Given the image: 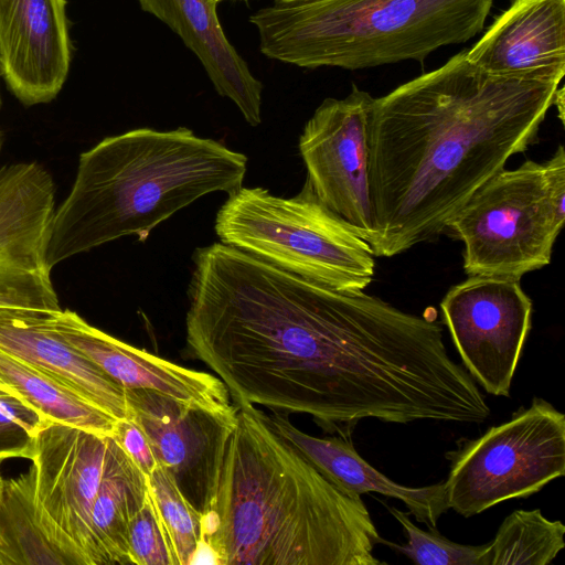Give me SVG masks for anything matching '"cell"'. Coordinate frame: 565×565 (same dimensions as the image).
I'll return each mask as SVG.
<instances>
[{
	"label": "cell",
	"mask_w": 565,
	"mask_h": 565,
	"mask_svg": "<svg viewBox=\"0 0 565 565\" xmlns=\"http://www.w3.org/2000/svg\"><path fill=\"white\" fill-rule=\"evenodd\" d=\"M467 58L495 75L561 82L565 74V0H510Z\"/></svg>",
	"instance_id": "2e32d148"
},
{
	"label": "cell",
	"mask_w": 565,
	"mask_h": 565,
	"mask_svg": "<svg viewBox=\"0 0 565 565\" xmlns=\"http://www.w3.org/2000/svg\"><path fill=\"white\" fill-rule=\"evenodd\" d=\"M440 308L467 372L489 394L509 397L532 326V300L520 280L470 276Z\"/></svg>",
	"instance_id": "9c48e42d"
},
{
	"label": "cell",
	"mask_w": 565,
	"mask_h": 565,
	"mask_svg": "<svg viewBox=\"0 0 565 565\" xmlns=\"http://www.w3.org/2000/svg\"><path fill=\"white\" fill-rule=\"evenodd\" d=\"M0 380L50 423L111 436L117 419L74 391L0 349Z\"/></svg>",
	"instance_id": "7402d4cb"
},
{
	"label": "cell",
	"mask_w": 565,
	"mask_h": 565,
	"mask_svg": "<svg viewBox=\"0 0 565 565\" xmlns=\"http://www.w3.org/2000/svg\"><path fill=\"white\" fill-rule=\"evenodd\" d=\"M111 437L147 477L157 468L149 438L131 417L117 419Z\"/></svg>",
	"instance_id": "83f0119b"
},
{
	"label": "cell",
	"mask_w": 565,
	"mask_h": 565,
	"mask_svg": "<svg viewBox=\"0 0 565 565\" xmlns=\"http://www.w3.org/2000/svg\"><path fill=\"white\" fill-rule=\"evenodd\" d=\"M374 97L353 85L326 98L307 121L299 151L317 198L369 245L376 234L369 189V127Z\"/></svg>",
	"instance_id": "30bf717a"
},
{
	"label": "cell",
	"mask_w": 565,
	"mask_h": 565,
	"mask_svg": "<svg viewBox=\"0 0 565 565\" xmlns=\"http://www.w3.org/2000/svg\"><path fill=\"white\" fill-rule=\"evenodd\" d=\"M215 4H218L220 2L224 1V0H212Z\"/></svg>",
	"instance_id": "1f68e13d"
},
{
	"label": "cell",
	"mask_w": 565,
	"mask_h": 565,
	"mask_svg": "<svg viewBox=\"0 0 565 565\" xmlns=\"http://www.w3.org/2000/svg\"><path fill=\"white\" fill-rule=\"evenodd\" d=\"M109 437L50 423L36 434L30 459L41 504L76 543L87 565H98L90 514L104 475Z\"/></svg>",
	"instance_id": "4fadbf2b"
},
{
	"label": "cell",
	"mask_w": 565,
	"mask_h": 565,
	"mask_svg": "<svg viewBox=\"0 0 565 565\" xmlns=\"http://www.w3.org/2000/svg\"><path fill=\"white\" fill-rule=\"evenodd\" d=\"M148 489L174 565L193 564L203 539L202 515L184 499L173 480L159 465L148 476Z\"/></svg>",
	"instance_id": "cb8c5ba5"
},
{
	"label": "cell",
	"mask_w": 565,
	"mask_h": 565,
	"mask_svg": "<svg viewBox=\"0 0 565 565\" xmlns=\"http://www.w3.org/2000/svg\"><path fill=\"white\" fill-rule=\"evenodd\" d=\"M565 526L540 509L515 510L486 543L479 565H547L565 547Z\"/></svg>",
	"instance_id": "603a6c76"
},
{
	"label": "cell",
	"mask_w": 565,
	"mask_h": 565,
	"mask_svg": "<svg viewBox=\"0 0 565 565\" xmlns=\"http://www.w3.org/2000/svg\"><path fill=\"white\" fill-rule=\"evenodd\" d=\"M128 416L146 433L158 465L191 507L212 508L237 413L220 415L142 388H126Z\"/></svg>",
	"instance_id": "7c38bea8"
},
{
	"label": "cell",
	"mask_w": 565,
	"mask_h": 565,
	"mask_svg": "<svg viewBox=\"0 0 565 565\" xmlns=\"http://www.w3.org/2000/svg\"><path fill=\"white\" fill-rule=\"evenodd\" d=\"M1 77V76H0ZM0 107H1V96H0Z\"/></svg>",
	"instance_id": "836d02e7"
},
{
	"label": "cell",
	"mask_w": 565,
	"mask_h": 565,
	"mask_svg": "<svg viewBox=\"0 0 565 565\" xmlns=\"http://www.w3.org/2000/svg\"><path fill=\"white\" fill-rule=\"evenodd\" d=\"M388 512L402 525L407 543L397 545L385 541L409 559L420 565H479L480 558L486 548L482 545H463L455 543L440 535L435 529L424 531L416 526L408 518V514L394 508L387 507Z\"/></svg>",
	"instance_id": "d4e9b609"
},
{
	"label": "cell",
	"mask_w": 565,
	"mask_h": 565,
	"mask_svg": "<svg viewBox=\"0 0 565 565\" xmlns=\"http://www.w3.org/2000/svg\"><path fill=\"white\" fill-rule=\"evenodd\" d=\"M50 424L24 401L3 393L0 395V460L31 459L35 437Z\"/></svg>",
	"instance_id": "484cf974"
},
{
	"label": "cell",
	"mask_w": 565,
	"mask_h": 565,
	"mask_svg": "<svg viewBox=\"0 0 565 565\" xmlns=\"http://www.w3.org/2000/svg\"><path fill=\"white\" fill-rule=\"evenodd\" d=\"M244 153L186 127L136 128L81 153L74 183L54 210L46 245L52 269L124 236L151 231L198 199L243 186Z\"/></svg>",
	"instance_id": "277c9868"
},
{
	"label": "cell",
	"mask_w": 565,
	"mask_h": 565,
	"mask_svg": "<svg viewBox=\"0 0 565 565\" xmlns=\"http://www.w3.org/2000/svg\"><path fill=\"white\" fill-rule=\"evenodd\" d=\"M0 465H1V460H0ZM3 480L4 479H2L1 472H0V498H1V493H2Z\"/></svg>",
	"instance_id": "f546056e"
},
{
	"label": "cell",
	"mask_w": 565,
	"mask_h": 565,
	"mask_svg": "<svg viewBox=\"0 0 565 565\" xmlns=\"http://www.w3.org/2000/svg\"><path fill=\"white\" fill-rule=\"evenodd\" d=\"M148 477L110 436L90 514L98 565L131 564L128 529L148 499Z\"/></svg>",
	"instance_id": "44dd1931"
},
{
	"label": "cell",
	"mask_w": 565,
	"mask_h": 565,
	"mask_svg": "<svg viewBox=\"0 0 565 565\" xmlns=\"http://www.w3.org/2000/svg\"><path fill=\"white\" fill-rule=\"evenodd\" d=\"M87 565L72 537L41 504L33 465L3 480L0 498V565Z\"/></svg>",
	"instance_id": "ffe728a7"
},
{
	"label": "cell",
	"mask_w": 565,
	"mask_h": 565,
	"mask_svg": "<svg viewBox=\"0 0 565 565\" xmlns=\"http://www.w3.org/2000/svg\"><path fill=\"white\" fill-rule=\"evenodd\" d=\"M561 82L483 71L462 52L375 98L369 127L374 257L431 241L536 139Z\"/></svg>",
	"instance_id": "7a4b0ae2"
},
{
	"label": "cell",
	"mask_w": 565,
	"mask_h": 565,
	"mask_svg": "<svg viewBox=\"0 0 565 565\" xmlns=\"http://www.w3.org/2000/svg\"><path fill=\"white\" fill-rule=\"evenodd\" d=\"M166 23L202 63L215 90L232 100L250 126L262 122L263 85L226 38L212 0H138Z\"/></svg>",
	"instance_id": "ac0fdd59"
},
{
	"label": "cell",
	"mask_w": 565,
	"mask_h": 565,
	"mask_svg": "<svg viewBox=\"0 0 565 565\" xmlns=\"http://www.w3.org/2000/svg\"><path fill=\"white\" fill-rule=\"evenodd\" d=\"M50 320L65 342L125 390H149L220 415L237 413L225 384L211 373L191 370L135 348L90 326L68 309L51 312Z\"/></svg>",
	"instance_id": "5bb4252c"
},
{
	"label": "cell",
	"mask_w": 565,
	"mask_h": 565,
	"mask_svg": "<svg viewBox=\"0 0 565 565\" xmlns=\"http://www.w3.org/2000/svg\"><path fill=\"white\" fill-rule=\"evenodd\" d=\"M185 342L234 404L311 416L351 438L362 419L465 424L479 388L435 318L308 280L223 243L198 248Z\"/></svg>",
	"instance_id": "6da1fadb"
},
{
	"label": "cell",
	"mask_w": 565,
	"mask_h": 565,
	"mask_svg": "<svg viewBox=\"0 0 565 565\" xmlns=\"http://www.w3.org/2000/svg\"><path fill=\"white\" fill-rule=\"evenodd\" d=\"M71 60L66 0H0V76L23 105L54 99Z\"/></svg>",
	"instance_id": "9a60e30c"
},
{
	"label": "cell",
	"mask_w": 565,
	"mask_h": 565,
	"mask_svg": "<svg viewBox=\"0 0 565 565\" xmlns=\"http://www.w3.org/2000/svg\"><path fill=\"white\" fill-rule=\"evenodd\" d=\"M3 393L10 394V395L13 394L12 390L0 380V395Z\"/></svg>",
	"instance_id": "f1b7e54d"
},
{
	"label": "cell",
	"mask_w": 565,
	"mask_h": 565,
	"mask_svg": "<svg viewBox=\"0 0 565 565\" xmlns=\"http://www.w3.org/2000/svg\"><path fill=\"white\" fill-rule=\"evenodd\" d=\"M565 221V151L501 170L450 217L468 276L518 279L551 262Z\"/></svg>",
	"instance_id": "52a82bcc"
},
{
	"label": "cell",
	"mask_w": 565,
	"mask_h": 565,
	"mask_svg": "<svg viewBox=\"0 0 565 565\" xmlns=\"http://www.w3.org/2000/svg\"><path fill=\"white\" fill-rule=\"evenodd\" d=\"M493 0H303L249 18L268 58L305 68L359 70L423 61L472 39Z\"/></svg>",
	"instance_id": "5b68a950"
},
{
	"label": "cell",
	"mask_w": 565,
	"mask_h": 565,
	"mask_svg": "<svg viewBox=\"0 0 565 565\" xmlns=\"http://www.w3.org/2000/svg\"><path fill=\"white\" fill-rule=\"evenodd\" d=\"M268 420L329 481L353 497L376 492L401 500L416 521L436 529L449 510L445 483L412 488L398 484L367 463L355 450L351 438L316 437L297 428L287 417L274 413Z\"/></svg>",
	"instance_id": "d6986e66"
},
{
	"label": "cell",
	"mask_w": 565,
	"mask_h": 565,
	"mask_svg": "<svg viewBox=\"0 0 565 565\" xmlns=\"http://www.w3.org/2000/svg\"><path fill=\"white\" fill-rule=\"evenodd\" d=\"M202 544L220 565H380L384 544L361 497L329 481L268 416L235 404Z\"/></svg>",
	"instance_id": "3957f363"
},
{
	"label": "cell",
	"mask_w": 565,
	"mask_h": 565,
	"mask_svg": "<svg viewBox=\"0 0 565 565\" xmlns=\"http://www.w3.org/2000/svg\"><path fill=\"white\" fill-rule=\"evenodd\" d=\"M449 509L469 518L527 498L565 475V415L534 397L529 407L449 454Z\"/></svg>",
	"instance_id": "ba28073f"
},
{
	"label": "cell",
	"mask_w": 565,
	"mask_h": 565,
	"mask_svg": "<svg viewBox=\"0 0 565 565\" xmlns=\"http://www.w3.org/2000/svg\"><path fill=\"white\" fill-rule=\"evenodd\" d=\"M51 312L0 308V349L114 418H126L125 388L57 334L51 324Z\"/></svg>",
	"instance_id": "e0dca14e"
},
{
	"label": "cell",
	"mask_w": 565,
	"mask_h": 565,
	"mask_svg": "<svg viewBox=\"0 0 565 565\" xmlns=\"http://www.w3.org/2000/svg\"><path fill=\"white\" fill-rule=\"evenodd\" d=\"M214 228L221 243L335 290H364L374 277L371 246L307 182L290 198L242 186L217 211Z\"/></svg>",
	"instance_id": "8992f818"
},
{
	"label": "cell",
	"mask_w": 565,
	"mask_h": 565,
	"mask_svg": "<svg viewBox=\"0 0 565 565\" xmlns=\"http://www.w3.org/2000/svg\"><path fill=\"white\" fill-rule=\"evenodd\" d=\"M296 1H303V0H275V2H296Z\"/></svg>",
	"instance_id": "4dcf8cb0"
},
{
	"label": "cell",
	"mask_w": 565,
	"mask_h": 565,
	"mask_svg": "<svg viewBox=\"0 0 565 565\" xmlns=\"http://www.w3.org/2000/svg\"><path fill=\"white\" fill-rule=\"evenodd\" d=\"M128 553L131 564L174 565L166 533L149 493L146 503L130 522Z\"/></svg>",
	"instance_id": "4316f807"
},
{
	"label": "cell",
	"mask_w": 565,
	"mask_h": 565,
	"mask_svg": "<svg viewBox=\"0 0 565 565\" xmlns=\"http://www.w3.org/2000/svg\"><path fill=\"white\" fill-rule=\"evenodd\" d=\"M1 147H2V135L0 132V150H1Z\"/></svg>",
	"instance_id": "d6a6232c"
},
{
	"label": "cell",
	"mask_w": 565,
	"mask_h": 565,
	"mask_svg": "<svg viewBox=\"0 0 565 565\" xmlns=\"http://www.w3.org/2000/svg\"><path fill=\"white\" fill-rule=\"evenodd\" d=\"M54 199L53 179L40 164L0 168V308L62 309L46 262Z\"/></svg>",
	"instance_id": "8fae6325"
}]
</instances>
